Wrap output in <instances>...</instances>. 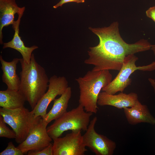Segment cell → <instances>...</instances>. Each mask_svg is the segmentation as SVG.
I'll use <instances>...</instances> for the list:
<instances>
[{
    "label": "cell",
    "instance_id": "6da1fadb",
    "mask_svg": "<svg viewBox=\"0 0 155 155\" xmlns=\"http://www.w3.org/2000/svg\"><path fill=\"white\" fill-rule=\"evenodd\" d=\"M89 29L99 40L98 45L89 47V57L84 61L86 64L94 66L92 69L94 71H119L126 56L149 50L152 46L144 39L131 44L125 42L119 33L117 22L108 27Z\"/></svg>",
    "mask_w": 155,
    "mask_h": 155
},
{
    "label": "cell",
    "instance_id": "7a4b0ae2",
    "mask_svg": "<svg viewBox=\"0 0 155 155\" xmlns=\"http://www.w3.org/2000/svg\"><path fill=\"white\" fill-rule=\"evenodd\" d=\"M22 70L19 91L30 104L32 110L46 92L49 79L44 69L39 64L32 54L29 64L20 59Z\"/></svg>",
    "mask_w": 155,
    "mask_h": 155
},
{
    "label": "cell",
    "instance_id": "3957f363",
    "mask_svg": "<svg viewBox=\"0 0 155 155\" xmlns=\"http://www.w3.org/2000/svg\"><path fill=\"white\" fill-rule=\"evenodd\" d=\"M109 71L92 70L76 79L80 90L79 103L86 111L97 113V100L101 90L112 81V75Z\"/></svg>",
    "mask_w": 155,
    "mask_h": 155
},
{
    "label": "cell",
    "instance_id": "277c9868",
    "mask_svg": "<svg viewBox=\"0 0 155 155\" xmlns=\"http://www.w3.org/2000/svg\"><path fill=\"white\" fill-rule=\"evenodd\" d=\"M93 113L86 111L80 104L71 110L67 111L55 120L47 127V131L53 140L61 136L68 130L72 131H86L90 123Z\"/></svg>",
    "mask_w": 155,
    "mask_h": 155
},
{
    "label": "cell",
    "instance_id": "5b68a950",
    "mask_svg": "<svg viewBox=\"0 0 155 155\" xmlns=\"http://www.w3.org/2000/svg\"><path fill=\"white\" fill-rule=\"evenodd\" d=\"M0 115L12 129L16 135L15 141L19 144L25 140L33 127L42 118L35 117L32 111L24 106L14 109L1 108Z\"/></svg>",
    "mask_w": 155,
    "mask_h": 155
},
{
    "label": "cell",
    "instance_id": "8992f818",
    "mask_svg": "<svg viewBox=\"0 0 155 155\" xmlns=\"http://www.w3.org/2000/svg\"><path fill=\"white\" fill-rule=\"evenodd\" d=\"M138 58L134 54L125 57L122 66L115 78L102 90L111 94L119 92H123L126 88L131 85L132 80L130 76L135 71H152L155 70V61L146 65L137 66L135 63Z\"/></svg>",
    "mask_w": 155,
    "mask_h": 155
},
{
    "label": "cell",
    "instance_id": "52a82bcc",
    "mask_svg": "<svg viewBox=\"0 0 155 155\" xmlns=\"http://www.w3.org/2000/svg\"><path fill=\"white\" fill-rule=\"evenodd\" d=\"M97 120V117H94L90 122L85 133L82 135L84 143L96 155H112L116 148V144L106 136L96 131L95 126Z\"/></svg>",
    "mask_w": 155,
    "mask_h": 155
},
{
    "label": "cell",
    "instance_id": "ba28073f",
    "mask_svg": "<svg viewBox=\"0 0 155 155\" xmlns=\"http://www.w3.org/2000/svg\"><path fill=\"white\" fill-rule=\"evenodd\" d=\"M53 140V155H84L87 151L81 131H72Z\"/></svg>",
    "mask_w": 155,
    "mask_h": 155
},
{
    "label": "cell",
    "instance_id": "9c48e42d",
    "mask_svg": "<svg viewBox=\"0 0 155 155\" xmlns=\"http://www.w3.org/2000/svg\"><path fill=\"white\" fill-rule=\"evenodd\" d=\"M68 82L64 76L54 75L49 79L48 89L31 111L35 117L43 118L46 114L48 107L58 95H61L68 87Z\"/></svg>",
    "mask_w": 155,
    "mask_h": 155
},
{
    "label": "cell",
    "instance_id": "30bf717a",
    "mask_svg": "<svg viewBox=\"0 0 155 155\" xmlns=\"http://www.w3.org/2000/svg\"><path fill=\"white\" fill-rule=\"evenodd\" d=\"M47 125L42 118L17 148L24 154L30 151H39L47 146L51 144L52 139L47 132Z\"/></svg>",
    "mask_w": 155,
    "mask_h": 155
},
{
    "label": "cell",
    "instance_id": "8fae6325",
    "mask_svg": "<svg viewBox=\"0 0 155 155\" xmlns=\"http://www.w3.org/2000/svg\"><path fill=\"white\" fill-rule=\"evenodd\" d=\"M138 100L137 94L134 92L127 94L121 92L117 94H111L102 91L99 95L97 104L100 106L108 105L124 109L132 106Z\"/></svg>",
    "mask_w": 155,
    "mask_h": 155
},
{
    "label": "cell",
    "instance_id": "7c38bea8",
    "mask_svg": "<svg viewBox=\"0 0 155 155\" xmlns=\"http://www.w3.org/2000/svg\"><path fill=\"white\" fill-rule=\"evenodd\" d=\"M24 11H23L18 14V20L15 21L12 25V28L15 31L13 37L10 41L3 43V49L10 48L17 50L21 54L24 61L26 63L29 64L32 52L38 49V47L35 45L30 47L26 46L19 36V25Z\"/></svg>",
    "mask_w": 155,
    "mask_h": 155
},
{
    "label": "cell",
    "instance_id": "4fadbf2b",
    "mask_svg": "<svg viewBox=\"0 0 155 155\" xmlns=\"http://www.w3.org/2000/svg\"><path fill=\"white\" fill-rule=\"evenodd\" d=\"M128 123L131 125L147 123L155 125V118L151 114L147 106L142 104L138 100L132 106L124 109Z\"/></svg>",
    "mask_w": 155,
    "mask_h": 155
},
{
    "label": "cell",
    "instance_id": "5bb4252c",
    "mask_svg": "<svg viewBox=\"0 0 155 155\" xmlns=\"http://www.w3.org/2000/svg\"><path fill=\"white\" fill-rule=\"evenodd\" d=\"M25 7H19L15 0H0V43L3 44L2 41V29L4 27L13 25L14 15L24 11Z\"/></svg>",
    "mask_w": 155,
    "mask_h": 155
},
{
    "label": "cell",
    "instance_id": "9a60e30c",
    "mask_svg": "<svg viewBox=\"0 0 155 155\" xmlns=\"http://www.w3.org/2000/svg\"><path fill=\"white\" fill-rule=\"evenodd\" d=\"M20 59L15 58L10 62L4 60L0 55L1 69L3 71L2 79L7 86V89L18 90L20 84V79L16 74L17 65Z\"/></svg>",
    "mask_w": 155,
    "mask_h": 155
},
{
    "label": "cell",
    "instance_id": "2e32d148",
    "mask_svg": "<svg viewBox=\"0 0 155 155\" xmlns=\"http://www.w3.org/2000/svg\"><path fill=\"white\" fill-rule=\"evenodd\" d=\"M71 93V88L69 86L60 97L54 100L52 108L42 118L44 122L48 125L52 121L58 119L67 111Z\"/></svg>",
    "mask_w": 155,
    "mask_h": 155
},
{
    "label": "cell",
    "instance_id": "e0dca14e",
    "mask_svg": "<svg viewBox=\"0 0 155 155\" xmlns=\"http://www.w3.org/2000/svg\"><path fill=\"white\" fill-rule=\"evenodd\" d=\"M26 99L19 90L7 89L0 91V106L14 109L24 106Z\"/></svg>",
    "mask_w": 155,
    "mask_h": 155
},
{
    "label": "cell",
    "instance_id": "ac0fdd59",
    "mask_svg": "<svg viewBox=\"0 0 155 155\" xmlns=\"http://www.w3.org/2000/svg\"><path fill=\"white\" fill-rule=\"evenodd\" d=\"M3 117L0 115V137L9 139H15L16 135L6 125Z\"/></svg>",
    "mask_w": 155,
    "mask_h": 155
},
{
    "label": "cell",
    "instance_id": "d6986e66",
    "mask_svg": "<svg viewBox=\"0 0 155 155\" xmlns=\"http://www.w3.org/2000/svg\"><path fill=\"white\" fill-rule=\"evenodd\" d=\"M24 154L17 147H15L11 142L8 144L7 148L0 153V155H23Z\"/></svg>",
    "mask_w": 155,
    "mask_h": 155
},
{
    "label": "cell",
    "instance_id": "ffe728a7",
    "mask_svg": "<svg viewBox=\"0 0 155 155\" xmlns=\"http://www.w3.org/2000/svg\"><path fill=\"white\" fill-rule=\"evenodd\" d=\"M53 144H51L45 148L38 151H29L28 155H53Z\"/></svg>",
    "mask_w": 155,
    "mask_h": 155
},
{
    "label": "cell",
    "instance_id": "44dd1931",
    "mask_svg": "<svg viewBox=\"0 0 155 155\" xmlns=\"http://www.w3.org/2000/svg\"><path fill=\"white\" fill-rule=\"evenodd\" d=\"M85 2L84 0H61L59 2L53 6V8L56 9L66 3L70 2H75L77 3H83Z\"/></svg>",
    "mask_w": 155,
    "mask_h": 155
},
{
    "label": "cell",
    "instance_id": "7402d4cb",
    "mask_svg": "<svg viewBox=\"0 0 155 155\" xmlns=\"http://www.w3.org/2000/svg\"><path fill=\"white\" fill-rule=\"evenodd\" d=\"M147 16L155 22V6L150 7L146 11Z\"/></svg>",
    "mask_w": 155,
    "mask_h": 155
},
{
    "label": "cell",
    "instance_id": "603a6c76",
    "mask_svg": "<svg viewBox=\"0 0 155 155\" xmlns=\"http://www.w3.org/2000/svg\"><path fill=\"white\" fill-rule=\"evenodd\" d=\"M151 49L153 51L154 55H155V44L152 45ZM148 80L151 85L153 88L155 94V80L152 78H149L148 79Z\"/></svg>",
    "mask_w": 155,
    "mask_h": 155
}]
</instances>
